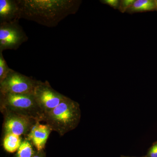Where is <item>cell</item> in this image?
I'll return each instance as SVG.
<instances>
[{
	"label": "cell",
	"mask_w": 157,
	"mask_h": 157,
	"mask_svg": "<svg viewBox=\"0 0 157 157\" xmlns=\"http://www.w3.org/2000/svg\"><path fill=\"white\" fill-rule=\"evenodd\" d=\"M38 80L11 69L2 82L0 93L15 94H33Z\"/></svg>",
	"instance_id": "5"
},
{
	"label": "cell",
	"mask_w": 157,
	"mask_h": 157,
	"mask_svg": "<svg viewBox=\"0 0 157 157\" xmlns=\"http://www.w3.org/2000/svg\"><path fill=\"white\" fill-rule=\"evenodd\" d=\"M121 157H146L145 155L141 157H130V156H126L121 155Z\"/></svg>",
	"instance_id": "18"
},
{
	"label": "cell",
	"mask_w": 157,
	"mask_h": 157,
	"mask_svg": "<svg viewBox=\"0 0 157 157\" xmlns=\"http://www.w3.org/2000/svg\"><path fill=\"white\" fill-rule=\"evenodd\" d=\"M33 157H46V153L44 150L39 151H37Z\"/></svg>",
	"instance_id": "17"
},
{
	"label": "cell",
	"mask_w": 157,
	"mask_h": 157,
	"mask_svg": "<svg viewBox=\"0 0 157 157\" xmlns=\"http://www.w3.org/2000/svg\"><path fill=\"white\" fill-rule=\"evenodd\" d=\"M81 116L79 104L67 97L54 109L44 114L43 121L52 131L63 136L78 126Z\"/></svg>",
	"instance_id": "2"
},
{
	"label": "cell",
	"mask_w": 157,
	"mask_h": 157,
	"mask_svg": "<svg viewBox=\"0 0 157 157\" xmlns=\"http://www.w3.org/2000/svg\"><path fill=\"white\" fill-rule=\"evenodd\" d=\"M36 151L31 141L25 137L19 148L12 157H33Z\"/></svg>",
	"instance_id": "12"
},
{
	"label": "cell",
	"mask_w": 157,
	"mask_h": 157,
	"mask_svg": "<svg viewBox=\"0 0 157 157\" xmlns=\"http://www.w3.org/2000/svg\"><path fill=\"white\" fill-rule=\"evenodd\" d=\"M2 113H13L43 121L44 113L35 100L33 94H15L0 93Z\"/></svg>",
	"instance_id": "3"
},
{
	"label": "cell",
	"mask_w": 157,
	"mask_h": 157,
	"mask_svg": "<svg viewBox=\"0 0 157 157\" xmlns=\"http://www.w3.org/2000/svg\"><path fill=\"white\" fill-rule=\"evenodd\" d=\"M33 95L44 114L54 109L67 97L52 88L48 81L40 80L35 87Z\"/></svg>",
	"instance_id": "6"
},
{
	"label": "cell",
	"mask_w": 157,
	"mask_h": 157,
	"mask_svg": "<svg viewBox=\"0 0 157 157\" xmlns=\"http://www.w3.org/2000/svg\"><path fill=\"white\" fill-rule=\"evenodd\" d=\"M19 19L34 21L52 28L70 15L76 14L81 1L78 0H17Z\"/></svg>",
	"instance_id": "1"
},
{
	"label": "cell",
	"mask_w": 157,
	"mask_h": 157,
	"mask_svg": "<svg viewBox=\"0 0 157 157\" xmlns=\"http://www.w3.org/2000/svg\"><path fill=\"white\" fill-rule=\"evenodd\" d=\"M22 140L21 136L14 134H6L4 135L3 137V147L8 152L10 153L15 152L19 148Z\"/></svg>",
	"instance_id": "11"
},
{
	"label": "cell",
	"mask_w": 157,
	"mask_h": 157,
	"mask_svg": "<svg viewBox=\"0 0 157 157\" xmlns=\"http://www.w3.org/2000/svg\"><path fill=\"white\" fill-rule=\"evenodd\" d=\"M135 0H121L120 1L119 11L121 13L126 12L135 2Z\"/></svg>",
	"instance_id": "14"
},
{
	"label": "cell",
	"mask_w": 157,
	"mask_h": 157,
	"mask_svg": "<svg viewBox=\"0 0 157 157\" xmlns=\"http://www.w3.org/2000/svg\"><path fill=\"white\" fill-rule=\"evenodd\" d=\"M17 0H0V24L19 20Z\"/></svg>",
	"instance_id": "9"
},
{
	"label": "cell",
	"mask_w": 157,
	"mask_h": 157,
	"mask_svg": "<svg viewBox=\"0 0 157 157\" xmlns=\"http://www.w3.org/2000/svg\"><path fill=\"white\" fill-rule=\"evenodd\" d=\"M11 70L4 59L2 52L0 51V82L5 79Z\"/></svg>",
	"instance_id": "13"
},
{
	"label": "cell",
	"mask_w": 157,
	"mask_h": 157,
	"mask_svg": "<svg viewBox=\"0 0 157 157\" xmlns=\"http://www.w3.org/2000/svg\"><path fill=\"white\" fill-rule=\"evenodd\" d=\"M156 10L155 3L153 0H137L127 11L129 14L141 13Z\"/></svg>",
	"instance_id": "10"
},
{
	"label": "cell",
	"mask_w": 157,
	"mask_h": 157,
	"mask_svg": "<svg viewBox=\"0 0 157 157\" xmlns=\"http://www.w3.org/2000/svg\"><path fill=\"white\" fill-rule=\"evenodd\" d=\"M155 3L156 10L157 11V0L155 1Z\"/></svg>",
	"instance_id": "19"
},
{
	"label": "cell",
	"mask_w": 157,
	"mask_h": 157,
	"mask_svg": "<svg viewBox=\"0 0 157 157\" xmlns=\"http://www.w3.org/2000/svg\"><path fill=\"white\" fill-rule=\"evenodd\" d=\"M28 39L19 20L0 24V51L17 50Z\"/></svg>",
	"instance_id": "4"
},
{
	"label": "cell",
	"mask_w": 157,
	"mask_h": 157,
	"mask_svg": "<svg viewBox=\"0 0 157 157\" xmlns=\"http://www.w3.org/2000/svg\"><path fill=\"white\" fill-rule=\"evenodd\" d=\"M52 130L48 125L37 122L25 137L33 144L37 151L43 150Z\"/></svg>",
	"instance_id": "8"
},
{
	"label": "cell",
	"mask_w": 157,
	"mask_h": 157,
	"mask_svg": "<svg viewBox=\"0 0 157 157\" xmlns=\"http://www.w3.org/2000/svg\"><path fill=\"white\" fill-rule=\"evenodd\" d=\"M100 2L115 9H118L119 6L120 1L119 0H101Z\"/></svg>",
	"instance_id": "16"
},
{
	"label": "cell",
	"mask_w": 157,
	"mask_h": 157,
	"mask_svg": "<svg viewBox=\"0 0 157 157\" xmlns=\"http://www.w3.org/2000/svg\"><path fill=\"white\" fill-rule=\"evenodd\" d=\"M146 157H157V140L148 149Z\"/></svg>",
	"instance_id": "15"
},
{
	"label": "cell",
	"mask_w": 157,
	"mask_h": 157,
	"mask_svg": "<svg viewBox=\"0 0 157 157\" xmlns=\"http://www.w3.org/2000/svg\"><path fill=\"white\" fill-rule=\"evenodd\" d=\"M3 132L4 135L11 134L25 137L32 127L38 121L27 117L13 113H5Z\"/></svg>",
	"instance_id": "7"
}]
</instances>
